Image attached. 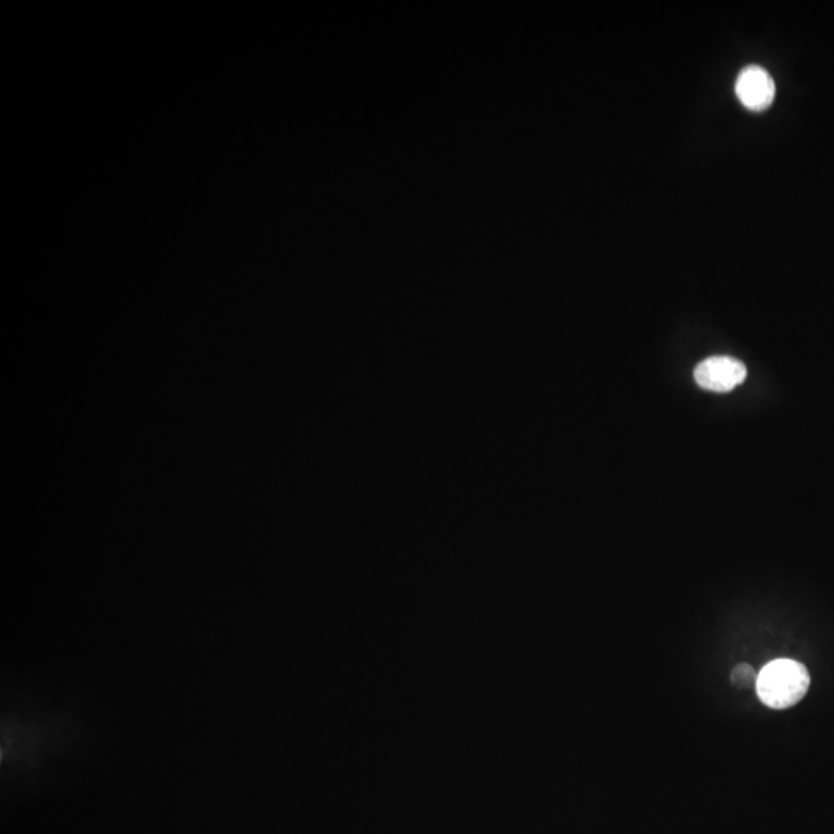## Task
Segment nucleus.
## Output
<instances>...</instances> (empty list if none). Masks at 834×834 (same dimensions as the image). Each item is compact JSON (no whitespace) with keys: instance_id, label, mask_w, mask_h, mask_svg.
<instances>
[{"instance_id":"4","label":"nucleus","mask_w":834,"mask_h":834,"mask_svg":"<svg viewBox=\"0 0 834 834\" xmlns=\"http://www.w3.org/2000/svg\"><path fill=\"white\" fill-rule=\"evenodd\" d=\"M757 675L759 674H756V671L750 665H739L734 668L733 674H731V682L737 688H750V686H756Z\"/></svg>"},{"instance_id":"3","label":"nucleus","mask_w":834,"mask_h":834,"mask_svg":"<svg viewBox=\"0 0 834 834\" xmlns=\"http://www.w3.org/2000/svg\"><path fill=\"white\" fill-rule=\"evenodd\" d=\"M736 95L746 109L762 112L773 104L776 84L765 68L750 65L739 73L736 81Z\"/></svg>"},{"instance_id":"2","label":"nucleus","mask_w":834,"mask_h":834,"mask_svg":"<svg viewBox=\"0 0 834 834\" xmlns=\"http://www.w3.org/2000/svg\"><path fill=\"white\" fill-rule=\"evenodd\" d=\"M694 379L705 390L726 393L745 382L746 367L734 357H708L695 368Z\"/></svg>"},{"instance_id":"1","label":"nucleus","mask_w":834,"mask_h":834,"mask_svg":"<svg viewBox=\"0 0 834 834\" xmlns=\"http://www.w3.org/2000/svg\"><path fill=\"white\" fill-rule=\"evenodd\" d=\"M810 688V674L802 663L780 658L763 666L757 675L756 691L763 705L787 709L797 705Z\"/></svg>"}]
</instances>
